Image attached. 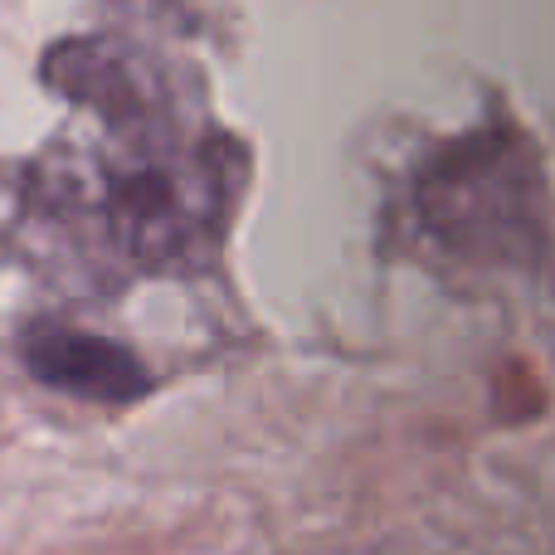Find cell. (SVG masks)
Wrapping results in <instances>:
<instances>
[{"mask_svg":"<svg viewBox=\"0 0 555 555\" xmlns=\"http://www.w3.org/2000/svg\"><path fill=\"white\" fill-rule=\"evenodd\" d=\"M25 365L39 385L93 404H132L152 390L146 365L127 346L88 332H35L25 341Z\"/></svg>","mask_w":555,"mask_h":555,"instance_id":"obj_1","label":"cell"}]
</instances>
